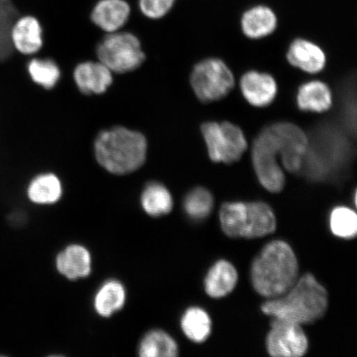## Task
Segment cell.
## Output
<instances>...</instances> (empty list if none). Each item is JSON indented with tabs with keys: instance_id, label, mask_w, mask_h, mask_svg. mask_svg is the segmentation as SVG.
<instances>
[{
	"instance_id": "1",
	"label": "cell",
	"mask_w": 357,
	"mask_h": 357,
	"mask_svg": "<svg viewBox=\"0 0 357 357\" xmlns=\"http://www.w3.org/2000/svg\"><path fill=\"white\" fill-rule=\"evenodd\" d=\"M328 305L327 290L309 273L298 279L282 296L263 303L261 310L275 319L303 325L322 319Z\"/></svg>"
},
{
	"instance_id": "2",
	"label": "cell",
	"mask_w": 357,
	"mask_h": 357,
	"mask_svg": "<svg viewBox=\"0 0 357 357\" xmlns=\"http://www.w3.org/2000/svg\"><path fill=\"white\" fill-rule=\"evenodd\" d=\"M298 275V263L290 245L272 241L263 248L252 265V282L256 291L266 298H278L293 287Z\"/></svg>"
},
{
	"instance_id": "3",
	"label": "cell",
	"mask_w": 357,
	"mask_h": 357,
	"mask_svg": "<svg viewBox=\"0 0 357 357\" xmlns=\"http://www.w3.org/2000/svg\"><path fill=\"white\" fill-rule=\"evenodd\" d=\"M96 159L105 171L123 176L144 166L147 141L144 134L122 126L101 131L93 144Z\"/></svg>"
},
{
	"instance_id": "4",
	"label": "cell",
	"mask_w": 357,
	"mask_h": 357,
	"mask_svg": "<svg viewBox=\"0 0 357 357\" xmlns=\"http://www.w3.org/2000/svg\"><path fill=\"white\" fill-rule=\"evenodd\" d=\"M220 218L223 233L234 238H261L276 229L273 211L262 202L223 204Z\"/></svg>"
},
{
	"instance_id": "5",
	"label": "cell",
	"mask_w": 357,
	"mask_h": 357,
	"mask_svg": "<svg viewBox=\"0 0 357 357\" xmlns=\"http://www.w3.org/2000/svg\"><path fill=\"white\" fill-rule=\"evenodd\" d=\"M96 55L98 60L116 74L132 73L139 68L146 58L139 38L121 30L107 33L98 44Z\"/></svg>"
},
{
	"instance_id": "6",
	"label": "cell",
	"mask_w": 357,
	"mask_h": 357,
	"mask_svg": "<svg viewBox=\"0 0 357 357\" xmlns=\"http://www.w3.org/2000/svg\"><path fill=\"white\" fill-rule=\"evenodd\" d=\"M190 84L199 100L211 102L229 95L235 86V79L225 62L211 58L200 61L194 67Z\"/></svg>"
},
{
	"instance_id": "7",
	"label": "cell",
	"mask_w": 357,
	"mask_h": 357,
	"mask_svg": "<svg viewBox=\"0 0 357 357\" xmlns=\"http://www.w3.org/2000/svg\"><path fill=\"white\" fill-rule=\"evenodd\" d=\"M201 132L206 144L209 158L214 162H238L248 149L244 133L236 125L229 123H205Z\"/></svg>"
},
{
	"instance_id": "8",
	"label": "cell",
	"mask_w": 357,
	"mask_h": 357,
	"mask_svg": "<svg viewBox=\"0 0 357 357\" xmlns=\"http://www.w3.org/2000/svg\"><path fill=\"white\" fill-rule=\"evenodd\" d=\"M278 156L273 132L268 127L254 142L252 158L259 181L271 193H280L285 184V176L278 163Z\"/></svg>"
},
{
	"instance_id": "9",
	"label": "cell",
	"mask_w": 357,
	"mask_h": 357,
	"mask_svg": "<svg viewBox=\"0 0 357 357\" xmlns=\"http://www.w3.org/2000/svg\"><path fill=\"white\" fill-rule=\"evenodd\" d=\"M273 132L278 154L288 172H301L310 147L309 138L301 128L293 123H279L270 126Z\"/></svg>"
},
{
	"instance_id": "10",
	"label": "cell",
	"mask_w": 357,
	"mask_h": 357,
	"mask_svg": "<svg viewBox=\"0 0 357 357\" xmlns=\"http://www.w3.org/2000/svg\"><path fill=\"white\" fill-rule=\"evenodd\" d=\"M309 348V342L301 325L275 319L266 337L268 354L274 357H301Z\"/></svg>"
},
{
	"instance_id": "11",
	"label": "cell",
	"mask_w": 357,
	"mask_h": 357,
	"mask_svg": "<svg viewBox=\"0 0 357 357\" xmlns=\"http://www.w3.org/2000/svg\"><path fill=\"white\" fill-rule=\"evenodd\" d=\"M113 74L100 61H89L75 66L73 78L75 86L84 95H102L113 84Z\"/></svg>"
},
{
	"instance_id": "12",
	"label": "cell",
	"mask_w": 357,
	"mask_h": 357,
	"mask_svg": "<svg viewBox=\"0 0 357 357\" xmlns=\"http://www.w3.org/2000/svg\"><path fill=\"white\" fill-rule=\"evenodd\" d=\"M131 13L127 0H98L91 12V20L102 32L112 33L128 24Z\"/></svg>"
},
{
	"instance_id": "13",
	"label": "cell",
	"mask_w": 357,
	"mask_h": 357,
	"mask_svg": "<svg viewBox=\"0 0 357 357\" xmlns=\"http://www.w3.org/2000/svg\"><path fill=\"white\" fill-rule=\"evenodd\" d=\"M10 38L13 47L22 55H34L43 46V29L37 17L22 15L13 24Z\"/></svg>"
},
{
	"instance_id": "14",
	"label": "cell",
	"mask_w": 357,
	"mask_h": 357,
	"mask_svg": "<svg viewBox=\"0 0 357 357\" xmlns=\"http://www.w3.org/2000/svg\"><path fill=\"white\" fill-rule=\"evenodd\" d=\"M240 89L250 105L262 108L270 105L278 96V84L271 75L249 71L240 80Z\"/></svg>"
},
{
	"instance_id": "15",
	"label": "cell",
	"mask_w": 357,
	"mask_h": 357,
	"mask_svg": "<svg viewBox=\"0 0 357 357\" xmlns=\"http://www.w3.org/2000/svg\"><path fill=\"white\" fill-rule=\"evenodd\" d=\"M290 64L310 74L320 73L326 65V55L318 45L305 39H296L287 52Z\"/></svg>"
},
{
	"instance_id": "16",
	"label": "cell",
	"mask_w": 357,
	"mask_h": 357,
	"mask_svg": "<svg viewBox=\"0 0 357 357\" xmlns=\"http://www.w3.org/2000/svg\"><path fill=\"white\" fill-rule=\"evenodd\" d=\"M91 256L80 245H70L56 258L58 271L70 280L86 278L91 271Z\"/></svg>"
},
{
	"instance_id": "17",
	"label": "cell",
	"mask_w": 357,
	"mask_h": 357,
	"mask_svg": "<svg viewBox=\"0 0 357 357\" xmlns=\"http://www.w3.org/2000/svg\"><path fill=\"white\" fill-rule=\"evenodd\" d=\"M238 275L230 262L221 260L208 271L204 280L205 291L214 298L225 297L234 289L238 283Z\"/></svg>"
},
{
	"instance_id": "18",
	"label": "cell",
	"mask_w": 357,
	"mask_h": 357,
	"mask_svg": "<svg viewBox=\"0 0 357 357\" xmlns=\"http://www.w3.org/2000/svg\"><path fill=\"white\" fill-rule=\"evenodd\" d=\"M297 104L303 111L324 113L333 105L331 89L319 80L303 84L298 91Z\"/></svg>"
},
{
	"instance_id": "19",
	"label": "cell",
	"mask_w": 357,
	"mask_h": 357,
	"mask_svg": "<svg viewBox=\"0 0 357 357\" xmlns=\"http://www.w3.org/2000/svg\"><path fill=\"white\" fill-rule=\"evenodd\" d=\"M241 24L248 38L260 39L274 32L278 26V17L270 8L257 6L244 13Z\"/></svg>"
},
{
	"instance_id": "20",
	"label": "cell",
	"mask_w": 357,
	"mask_h": 357,
	"mask_svg": "<svg viewBox=\"0 0 357 357\" xmlns=\"http://www.w3.org/2000/svg\"><path fill=\"white\" fill-rule=\"evenodd\" d=\"M26 194L36 204H52L61 197L62 185L59 177L53 173H43L29 183Z\"/></svg>"
},
{
	"instance_id": "21",
	"label": "cell",
	"mask_w": 357,
	"mask_h": 357,
	"mask_svg": "<svg viewBox=\"0 0 357 357\" xmlns=\"http://www.w3.org/2000/svg\"><path fill=\"white\" fill-rule=\"evenodd\" d=\"M126 301V290L118 280L107 281L98 290L93 306L102 317H109L122 309Z\"/></svg>"
},
{
	"instance_id": "22",
	"label": "cell",
	"mask_w": 357,
	"mask_h": 357,
	"mask_svg": "<svg viewBox=\"0 0 357 357\" xmlns=\"http://www.w3.org/2000/svg\"><path fill=\"white\" fill-rule=\"evenodd\" d=\"M141 204L147 214L159 217L172 211L173 199L166 186L158 182H151L142 191Z\"/></svg>"
},
{
	"instance_id": "23",
	"label": "cell",
	"mask_w": 357,
	"mask_h": 357,
	"mask_svg": "<svg viewBox=\"0 0 357 357\" xmlns=\"http://www.w3.org/2000/svg\"><path fill=\"white\" fill-rule=\"evenodd\" d=\"M181 328L192 342L202 343L211 334L212 322L206 311L198 307L187 310L181 319Z\"/></svg>"
},
{
	"instance_id": "24",
	"label": "cell",
	"mask_w": 357,
	"mask_h": 357,
	"mask_svg": "<svg viewBox=\"0 0 357 357\" xmlns=\"http://www.w3.org/2000/svg\"><path fill=\"white\" fill-rule=\"evenodd\" d=\"M178 351L176 341L162 330L147 333L139 346L142 357H174L178 355Z\"/></svg>"
},
{
	"instance_id": "25",
	"label": "cell",
	"mask_w": 357,
	"mask_h": 357,
	"mask_svg": "<svg viewBox=\"0 0 357 357\" xmlns=\"http://www.w3.org/2000/svg\"><path fill=\"white\" fill-rule=\"evenodd\" d=\"M28 73L33 82L45 89L54 88L61 75L59 66L50 58H33L29 62Z\"/></svg>"
},
{
	"instance_id": "26",
	"label": "cell",
	"mask_w": 357,
	"mask_h": 357,
	"mask_svg": "<svg viewBox=\"0 0 357 357\" xmlns=\"http://www.w3.org/2000/svg\"><path fill=\"white\" fill-rule=\"evenodd\" d=\"M214 205L212 194L203 187L191 190L184 201L185 211L192 220H203L211 213Z\"/></svg>"
},
{
	"instance_id": "27",
	"label": "cell",
	"mask_w": 357,
	"mask_h": 357,
	"mask_svg": "<svg viewBox=\"0 0 357 357\" xmlns=\"http://www.w3.org/2000/svg\"><path fill=\"white\" fill-rule=\"evenodd\" d=\"M330 229L338 238H354L357 233L356 213L347 207H337L330 215Z\"/></svg>"
},
{
	"instance_id": "28",
	"label": "cell",
	"mask_w": 357,
	"mask_h": 357,
	"mask_svg": "<svg viewBox=\"0 0 357 357\" xmlns=\"http://www.w3.org/2000/svg\"><path fill=\"white\" fill-rule=\"evenodd\" d=\"M175 3L176 0H137L142 15L151 20L163 19L172 11Z\"/></svg>"
}]
</instances>
